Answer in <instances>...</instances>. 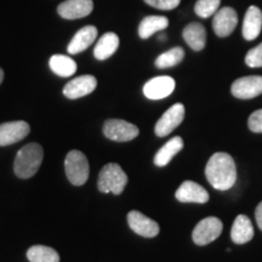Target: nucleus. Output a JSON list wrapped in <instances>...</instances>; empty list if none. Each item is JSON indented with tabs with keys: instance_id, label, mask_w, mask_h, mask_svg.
<instances>
[{
	"instance_id": "obj_1",
	"label": "nucleus",
	"mask_w": 262,
	"mask_h": 262,
	"mask_svg": "<svg viewBox=\"0 0 262 262\" xmlns=\"http://www.w3.org/2000/svg\"><path fill=\"white\" fill-rule=\"evenodd\" d=\"M205 175L209 183L219 191L232 188L237 181V169L233 158L224 152L215 153L206 164Z\"/></svg>"
},
{
	"instance_id": "obj_2",
	"label": "nucleus",
	"mask_w": 262,
	"mask_h": 262,
	"mask_svg": "<svg viewBox=\"0 0 262 262\" xmlns=\"http://www.w3.org/2000/svg\"><path fill=\"white\" fill-rule=\"evenodd\" d=\"M44 149L39 143H28L18 150L15 158L14 171L19 179H31L40 168Z\"/></svg>"
},
{
	"instance_id": "obj_3",
	"label": "nucleus",
	"mask_w": 262,
	"mask_h": 262,
	"mask_svg": "<svg viewBox=\"0 0 262 262\" xmlns=\"http://www.w3.org/2000/svg\"><path fill=\"white\" fill-rule=\"evenodd\" d=\"M127 175L124 170L116 163H110L104 165L100 171L97 181L98 191L102 193H113L122 194L126 187Z\"/></svg>"
},
{
	"instance_id": "obj_4",
	"label": "nucleus",
	"mask_w": 262,
	"mask_h": 262,
	"mask_svg": "<svg viewBox=\"0 0 262 262\" xmlns=\"http://www.w3.org/2000/svg\"><path fill=\"white\" fill-rule=\"evenodd\" d=\"M66 175L72 185L81 186L89 179V162L80 150L73 149L68 153L64 159Z\"/></svg>"
},
{
	"instance_id": "obj_5",
	"label": "nucleus",
	"mask_w": 262,
	"mask_h": 262,
	"mask_svg": "<svg viewBox=\"0 0 262 262\" xmlns=\"http://www.w3.org/2000/svg\"><path fill=\"white\" fill-rule=\"evenodd\" d=\"M103 134L107 139L117 142H126L139 136V127L122 119H108L103 124Z\"/></svg>"
},
{
	"instance_id": "obj_6",
	"label": "nucleus",
	"mask_w": 262,
	"mask_h": 262,
	"mask_svg": "<svg viewBox=\"0 0 262 262\" xmlns=\"http://www.w3.org/2000/svg\"><path fill=\"white\" fill-rule=\"evenodd\" d=\"M222 228H224V226H222L220 219L214 217V216L206 217L199 222L194 227V229H193V242L196 245H201V247L208 245L209 243H211L215 239L220 237Z\"/></svg>"
},
{
	"instance_id": "obj_7",
	"label": "nucleus",
	"mask_w": 262,
	"mask_h": 262,
	"mask_svg": "<svg viewBox=\"0 0 262 262\" xmlns=\"http://www.w3.org/2000/svg\"><path fill=\"white\" fill-rule=\"evenodd\" d=\"M185 119V106L182 103H175L160 117L157 122L155 131L158 137H165L171 134Z\"/></svg>"
},
{
	"instance_id": "obj_8",
	"label": "nucleus",
	"mask_w": 262,
	"mask_h": 262,
	"mask_svg": "<svg viewBox=\"0 0 262 262\" xmlns=\"http://www.w3.org/2000/svg\"><path fill=\"white\" fill-rule=\"evenodd\" d=\"M231 93L234 97L241 100H250L262 94V77L260 75H249L239 78L232 84Z\"/></svg>"
},
{
	"instance_id": "obj_9",
	"label": "nucleus",
	"mask_w": 262,
	"mask_h": 262,
	"mask_svg": "<svg viewBox=\"0 0 262 262\" xmlns=\"http://www.w3.org/2000/svg\"><path fill=\"white\" fill-rule=\"evenodd\" d=\"M31 133V126L24 120L8 122L0 125V147H5L22 141Z\"/></svg>"
},
{
	"instance_id": "obj_10",
	"label": "nucleus",
	"mask_w": 262,
	"mask_h": 262,
	"mask_svg": "<svg viewBox=\"0 0 262 262\" xmlns=\"http://www.w3.org/2000/svg\"><path fill=\"white\" fill-rule=\"evenodd\" d=\"M176 83L171 77L160 75L152 78L143 86V94L149 100H162L170 96L175 90Z\"/></svg>"
},
{
	"instance_id": "obj_11",
	"label": "nucleus",
	"mask_w": 262,
	"mask_h": 262,
	"mask_svg": "<svg viewBox=\"0 0 262 262\" xmlns=\"http://www.w3.org/2000/svg\"><path fill=\"white\" fill-rule=\"evenodd\" d=\"M96 86L97 79L94 75H80L64 85L63 95L70 100H77L93 93Z\"/></svg>"
},
{
	"instance_id": "obj_12",
	"label": "nucleus",
	"mask_w": 262,
	"mask_h": 262,
	"mask_svg": "<svg viewBox=\"0 0 262 262\" xmlns=\"http://www.w3.org/2000/svg\"><path fill=\"white\" fill-rule=\"evenodd\" d=\"M238 25V15L234 9L222 8L216 11L212 19V28L217 37L225 38L231 35Z\"/></svg>"
},
{
	"instance_id": "obj_13",
	"label": "nucleus",
	"mask_w": 262,
	"mask_h": 262,
	"mask_svg": "<svg viewBox=\"0 0 262 262\" xmlns=\"http://www.w3.org/2000/svg\"><path fill=\"white\" fill-rule=\"evenodd\" d=\"M93 10V0H66L57 6V14L64 19H78L89 16Z\"/></svg>"
},
{
	"instance_id": "obj_14",
	"label": "nucleus",
	"mask_w": 262,
	"mask_h": 262,
	"mask_svg": "<svg viewBox=\"0 0 262 262\" xmlns=\"http://www.w3.org/2000/svg\"><path fill=\"white\" fill-rule=\"evenodd\" d=\"M127 224L141 237L153 238L159 233V225L142 212L133 210L127 214Z\"/></svg>"
},
{
	"instance_id": "obj_15",
	"label": "nucleus",
	"mask_w": 262,
	"mask_h": 262,
	"mask_svg": "<svg viewBox=\"0 0 262 262\" xmlns=\"http://www.w3.org/2000/svg\"><path fill=\"white\" fill-rule=\"evenodd\" d=\"M176 199L181 203L204 204L209 201V193L204 187L193 181H185L175 193Z\"/></svg>"
},
{
	"instance_id": "obj_16",
	"label": "nucleus",
	"mask_w": 262,
	"mask_h": 262,
	"mask_svg": "<svg viewBox=\"0 0 262 262\" xmlns=\"http://www.w3.org/2000/svg\"><path fill=\"white\" fill-rule=\"evenodd\" d=\"M97 38V28L95 26H86L79 29L67 47L68 54L77 55L86 50Z\"/></svg>"
},
{
	"instance_id": "obj_17",
	"label": "nucleus",
	"mask_w": 262,
	"mask_h": 262,
	"mask_svg": "<svg viewBox=\"0 0 262 262\" xmlns=\"http://www.w3.org/2000/svg\"><path fill=\"white\" fill-rule=\"evenodd\" d=\"M262 29V11L257 6H250L245 14L242 34L247 40H254L260 35Z\"/></svg>"
},
{
	"instance_id": "obj_18",
	"label": "nucleus",
	"mask_w": 262,
	"mask_h": 262,
	"mask_svg": "<svg viewBox=\"0 0 262 262\" xmlns=\"http://www.w3.org/2000/svg\"><path fill=\"white\" fill-rule=\"evenodd\" d=\"M254 237V227L247 215H238L231 229V238L235 244H245Z\"/></svg>"
},
{
	"instance_id": "obj_19",
	"label": "nucleus",
	"mask_w": 262,
	"mask_h": 262,
	"mask_svg": "<svg viewBox=\"0 0 262 262\" xmlns=\"http://www.w3.org/2000/svg\"><path fill=\"white\" fill-rule=\"evenodd\" d=\"M182 37L188 47L194 51H201L206 44V31L204 26L198 22H192L183 29Z\"/></svg>"
},
{
	"instance_id": "obj_20",
	"label": "nucleus",
	"mask_w": 262,
	"mask_h": 262,
	"mask_svg": "<svg viewBox=\"0 0 262 262\" xmlns=\"http://www.w3.org/2000/svg\"><path fill=\"white\" fill-rule=\"evenodd\" d=\"M119 48V37L113 32H108L98 39L94 49V56L100 61L110 58Z\"/></svg>"
},
{
	"instance_id": "obj_21",
	"label": "nucleus",
	"mask_w": 262,
	"mask_h": 262,
	"mask_svg": "<svg viewBox=\"0 0 262 262\" xmlns=\"http://www.w3.org/2000/svg\"><path fill=\"white\" fill-rule=\"evenodd\" d=\"M183 148V140L180 136L172 137L160 148L155 157V164L159 168L168 165L173 157Z\"/></svg>"
},
{
	"instance_id": "obj_22",
	"label": "nucleus",
	"mask_w": 262,
	"mask_h": 262,
	"mask_svg": "<svg viewBox=\"0 0 262 262\" xmlns=\"http://www.w3.org/2000/svg\"><path fill=\"white\" fill-rule=\"evenodd\" d=\"M169 26V19L165 16H147L139 26L141 39H148L157 32L163 31Z\"/></svg>"
},
{
	"instance_id": "obj_23",
	"label": "nucleus",
	"mask_w": 262,
	"mask_h": 262,
	"mask_svg": "<svg viewBox=\"0 0 262 262\" xmlns=\"http://www.w3.org/2000/svg\"><path fill=\"white\" fill-rule=\"evenodd\" d=\"M51 71L58 77L67 78L72 77L77 72L78 66L73 58L66 56V55H54L49 61Z\"/></svg>"
},
{
	"instance_id": "obj_24",
	"label": "nucleus",
	"mask_w": 262,
	"mask_h": 262,
	"mask_svg": "<svg viewBox=\"0 0 262 262\" xmlns=\"http://www.w3.org/2000/svg\"><path fill=\"white\" fill-rule=\"evenodd\" d=\"M27 257L31 262H60V255L47 245H33L28 249Z\"/></svg>"
},
{
	"instance_id": "obj_25",
	"label": "nucleus",
	"mask_w": 262,
	"mask_h": 262,
	"mask_svg": "<svg viewBox=\"0 0 262 262\" xmlns=\"http://www.w3.org/2000/svg\"><path fill=\"white\" fill-rule=\"evenodd\" d=\"M183 57H185V51H183L182 48H172L169 51L164 52V54L157 57L156 66L160 70H165V68H170L179 64L183 60Z\"/></svg>"
},
{
	"instance_id": "obj_26",
	"label": "nucleus",
	"mask_w": 262,
	"mask_h": 262,
	"mask_svg": "<svg viewBox=\"0 0 262 262\" xmlns=\"http://www.w3.org/2000/svg\"><path fill=\"white\" fill-rule=\"evenodd\" d=\"M220 3L221 0H198L195 3L194 11L202 18L211 17L220 8Z\"/></svg>"
},
{
	"instance_id": "obj_27",
	"label": "nucleus",
	"mask_w": 262,
	"mask_h": 262,
	"mask_svg": "<svg viewBox=\"0 0 262 262\" xmlns=\"http://www.w3.org/2000/svg\"><path fill=\"white\" fill-rule=\"evenodd\" d=\"M245 63L251 68L262 67V42L248 52L245 56Z\"/></svg>"
},
{
	"instance_id": "obj_28",
	"label": "nucleus",
	"mask_w": 262,
	"mask_h": 262,
	"mask_svg": "<svg viewBox=\"0 0 262 262\" xmlns=\"http://www.w3.org/2000/svg\"><path fill=\"white\" fill-rule=\"evenodd\" d=\"M143 2L149 6H152V8L170 11V10L178 8L181 0H143Z\"/></svg>"
},
{
	"instance_id": "obj_29",
	"label": "nucleus",
	"mask_w": 262,
	"mask_h": 262,
	"mask_svg": "<svg viewBox=\"0 0 262 262\" xmlns=\"http://www.w3.org/2000/svg\"><path fill=\"white\" fill-rule=\"evenodd\" d=\"M249 129L253 133H262V110H257L249 117Z\"/></svg>"
},
{
	"instance_id": "obj_30",
	"label": "nucleus",
	"mask_w": 262,
	"mask_h": 262,
	"mask_svg": "<svg viewBox=\"0 0 262 262\" xmlns=\"http://www.w3.org/2000/svg\"><path fill=\"white\" fill-rule=\"evenodd\" d=\"M255 219H256L258 228H260L262 231V202L257 205L256 211H255Z\"/></svg>"
},
{
	"instance_id": "obj_31",
	"label": "nucleus",
	"mask_w": 262,
	"mask_h": 262,
	"mask_svg": "<svg viewBox=\"0 0 262 262\" xmlns=\"http://www.w3.org/2000/svg\"><path fill=\"white\" fill-rule=\"evenodd\" d=\"M3 80H4V71L0 68V84L3 83Z\"/></svg>"
}]
</instances>
